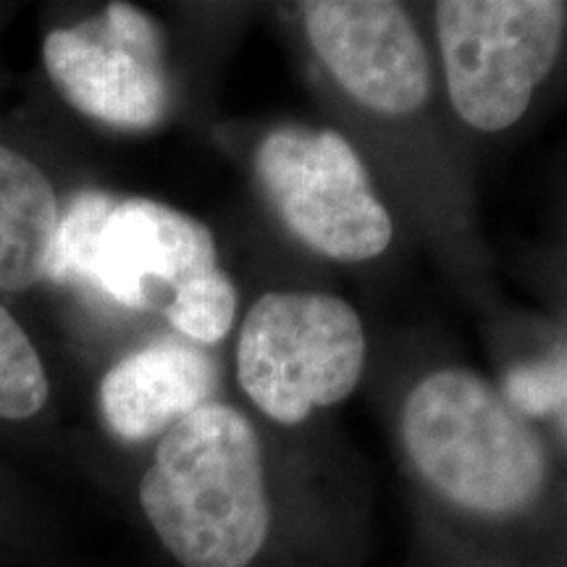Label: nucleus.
<instances>
[{
    "mask_svg": "<svg viewBox=\"0 0 567 567\" xmlns=\"http://www.w3.org/2000/svg\"><path fill=\"white\" fill-rule=\"evenodd\" d=\"M48 279L80 284L118 308H158L197 344L221 342L237 313L208 226L145 197L76 195L59 218Z\"/></svg>",
    "mask_w": 567,
    "mask_h": 567,
    "instance_id": "nucleus-1",
    "label": "nucleus"
},
{
    "mask_svg": "<svg viewBox=\"0 0 567 567\" xmlns=\"http://www.w3.org/2000/svg\"><path fill=\"white\" fill-rule=\"evenodd\" d=\"M140 502L184 567H247L271 526L264 452L252 423L208 402L163 434Z\"/></svg>",
    "mask_w": 567,
    "mask_h": 567,
    "instance_id": "nucleus-2",
    "label": "nucleus"
},
{
    "mask_svg": "<svg viewBox=\"0 0 567 567\" xmlns=\"http://www.w3.org/2000/svg\"><path fill=\"white\" fill-rule=\"evenodd\" d=\"M402 439L421 476L478 515L520 513L547 476L542 442L517 410L460 368L431 373L410 392Z\"/></svg>",
    "mask_w": 567,
    "mask_h": 567,
    "instance_id": "nucleus-3",
    "label": "nucleus"
},
{
    "mask_svg": "<svg viewBox=\"0 0 567 567\" xmlns=\"http://www.w3.org/2000/svg\"><path fill=\"white\" fill-rule=\"evenodd\" d=\"M363 368V321L339 297L268 292L239 331V384L260 413L284 425L347 400Z\"/></svg>",
    "mask_w": 567,
    "mask_h": 567,
    "instance_id": "nucleus-4",
    "label": "nucleus"
},
{
    "mask_svg": "<svg viewBox=\"0 0 567 567\" xmlns=\"http://www.w3.org/2000/svg\"><path fill=\"white\" fill-rule=\"evenodd\" d=\"M557 0H442L436 34L446 90L465 124L502 132L520 122L563 45Z\"/></svg>",
    "mask_w": 567,
    "mask_h": 567,
    "instance_id": "nucleus-5",
    "label": "nucleus"
},
{
    "mask_svg": "<svg viewBox=\"0 0 567 567\" xmlns=\"http://www.w3.org/2000/svg\"><path fill=\"white\" fill-rule=\"evenodd\" d=\"M255 174L287 229L310 250L363 264L392 243V216L339 132L279 126L260 142Z\"/></svg>",
    "mask_w": 567,
    "mask_h": 567,
    "instance_id": "nucleus-6",
    "label": "nucleus"
},
{
    "mask_svg": "<svg viewBox=\"0 0 567 567\" xmlns=\"http://www.w3.org/2000/svg\"><path fill=\"white\" fill-rule=\"evenodd\" d=\"M48 76L63 101L116 130H153L168 113L163 34L132 3H109L80 24L55 30L42 45Z\"/></svg>",
    "mask_w": 567,
    "mask_h": 567,
    "instance_id": "nucleus-7",
    "label": "nucleus"
},
{
    "mask_svg": "<svg viewBox=\"0 0 567 567\" xmlns=\"http://www.w3.org/2000/svg\"><path fill=\"white\" fill-rule=\"evenodd\" d=\"M310 45L344 92L381 116H410L431 95V63L410 13L389 0L300 6Z\"/></svg>",
    "mask_w": 567,
    "mask_h": 567,
    "instance_id": "nucleus-8",
    "label": "nucleus"
},
{
    "mask_svg": "<svg viewBox=\"0 0 567 567\" xmlns=\"http://www.w3.org/2000/svg\"><path fill=\"white\" fill-rule=\"evenodd\" d=\"M218 365L200 347L161 339L126 354L101 384L103 421L124 442H145L208 405Z\"/></svg>",
    "mask_w": 567,
    "mask_h": 567,
    "instance_id": "nucleus-9",
    "label": "nucleus"
},
{
    "mask_svg": "<svg viewBox=\"0 0 567 567\" xmlns=\"http://www.w3.org/2000/svg\"><path fill=\"white\" fill-rule=\"evenodd\" d=\"M59 218L51 179L30 158L0 145V289L24 292L48 279Z\"/></svg>",
    "mask_w": 567,
    "mask_h": 567,
    "instance_id": "nucleus-10",
    "label": "nucleus"
},
{
    "mask_svg": "<svg viewBox=\"0 0 567 567\" xmlns=\"http://www.w3.org/2000/svg\"><path fill=\"white\" fill-rule=\"evenodd\" d=\"M48 402V375L17 318L0 305V417L27 421Z\"/></svg>",
    "mask_w": 567,
    "mask_h": 567,
    "instance_id": "nucleus-11",
    "label": "nucleus"
},
{
    "mask_svg": "<svg viewBox=\"0 0 567 567\" xmlns=\"http://www.w3.org/2000/svg\"><path fill=\"white\" fill-rule=\"evenodd\" d=\"M567 405V365L555 363V408Z\"/></svg>",
    "mask_w": 567,
    "mask_h": 567,
    "instance_id": "nucleus-12",
    "label": "nucleus"
}]
</instances>
